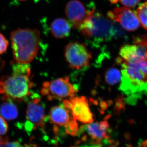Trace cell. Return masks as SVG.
<instances>
[{
	"label": "cell",
	"instance_id": "6da1fadb",
	"mask_svg": "<svg viewBox=\"0 0 147 147\" xmlns=\"http://www.w3.org/2000/svg\"><path fill=\"white\" fill-rule=\"evenodd\" d=\"M117 62L121 67L120 89L126 96L129 103L134 104L147 94V59L119 57Z\"/></svg>",
	"mask_w": 147,
	"mask_h": 147
},
{
	"label": "cell",
	"instance_id": "7a4b0ae2",
	"mask_svg": "<svg viewBox=\"0 0 147 147\" xmlns=\"http://www.w3.org/2000/svg\"><path fill=\"white\" fill-rule=\"evenodd\" d=\"M40 32L36 29H18L11 33L14 60L18 63L31 62L39 50Z\"/></svg>",
	"mask_w": 147,
	"mask_h": 147
},
{
	"label": "cell",
	"instance_id": "3957f363",
	"mask_svg": "<svg viewBox=\"0 0 147 147\" xmlns=\"http://www.w3.org/2000/svg\"><path fill=\"white\" fill-rule=\"evenodd\" d=\"M13 70V75L0 81V93L5 94L6 98L20 101L30 94L32 86L28 77L30 69L28 64L17 63Z\"/></svg>",
	"mask_w": 147,
	"mask_h": 147
},
{
	"label": "cell",
	"instance_id": "277c9868",
	"mask_svg": "<svg viewBox=\"0 0 147 147\" xmlns=\"http://www.w3.org/2000/svg\"><path fill=\"white\" fill-rule=\"evenodd\" d=\"M77 92L68 77L58 78L43 84L41 93L49 100H65L73 97Z\"/></svg>",
	"mask_w": 147,
	"mask_h": 147
},
{
	"label": "cell",
	"instance_id": "5b68a950",
	"mask_svg": "<svg viewBox=\"0 0 147 147\" xmlns=\"http://www.w3.org/2000/svg\"><path fill=\"white\" fill-rule=\"evenodd\" d=\"M65 56L71 68L79 69L89 65L92 56L86 45L79 42H71L66 46Z\"/></svg>",
	"mask_w": 147,
	"mask_h": 147
},
{
	"label": "cell",
	"instance_id": "8992f818",
	"mask_svg": "<svg viewBox=\"0 0 147 147\" xmlns=\"http://www.w3.org/2000/svg\"><path fill=\"white\" fill-rule=\"evenodd\" d=\"M63 104L65 108L70 111L76 120L85 124L93 122V115L88 101L85 96H73L63 100Z\"/></svg>",
	"mask_w": 147,
	"mask_h": 147
},
{
	"label": "cell",
	"instance_id": "52a82bcc",
	"mask_svg": "<svg viewBox=\"0 0 147 147\" xmlns=\"http://www.w3.org/2000/svg\"><path fill=\"white\" fill-rule=\"evenodd\" d=\"M107 16L119 23L128 31H134L140 26L136 11L125 7H116L108 11Z\"/></svg>",
	"mask_w": 147,
	"mask_h": 147
},
{
	"label": "cell",
	"instance_id": "ba28073f",
	"mask_svg": "<svg viewBox=\"0 0 147 147\" xmlns=\"http://www.w3.org/2000/svg\"><path fill=\"white\" fill-rule=\"evenodd\" d=\"M26 117L28 122L26 128L28 131L38 128H43L45 124V111L43 105L40 103L39 97L35 98L29 102L27 107Z\"/></svg>",
	"mask_w": 147,
	"mask_h": 147
},
{
	"label": "cell",
	"instance_id": "9c48e42d",
	"mask_svg": "<svg viewBox=\"0 0 147 147\" xmlns=\"http://www.w3.org/2000/svg\"><path fill=\"white\" fill-rule=\"evenodd\" d=\"M65 11L69 23L76 29H80L89 13L84 4L78 0L69 1L66 6Z\"/></svg>",
	"mask_w": 147,
	"mask_h": 147
},
{
	"label": "cell",
	"instance_id": "30bf717a",
	"mask_svg": "<svg viewBox=\"0 0 147 147\" xmlns=\"http://www.w3.org/2000/svg\"><path fill=\"white\" fill-rule=\"evenodd\" d=\"M109 124L108 120H105L100 122L86 124L79 130L85 131L95 142V144H100L102 140L108 139Z\"/></svg>",
	"mask_w": 147,
	"mask_h": 147
},
{
	"label": "cell",
	"instance_id": "8fae6325",
	"mask_svg": "<svg viewBox=\"0 0 147 147\" xmlns=\"http://www.w3.org/2000/svg\"><path fill=\"white\" fill-rule=\"evenodd\" d=\"M119 55L123 60L134 58L147 59V46L139 43L127 44L121 47Z\"/></svg>",
	"mask_w": 147,
	"mask_h": 147
},
{
	"label": "cell",
	"instance_id": "7c38bea8",
	"mask_svg": "<svg viewBox=\"0 0 147 147\" xmlns=\"http://www.w3.org/2000/svg\"><path fill=\"white\" fill-rule=\"evenodd\" d=\"M70 111L66 109L63 105L53 106L49 112V118L53 123L60 126H64L69 121Z\"/></svg>",
	"mask_w": 147,
	"mask_h": 147
},
{
	"label": "cell",
	"instance_id": "4fadbf2b",
	"mask_svg": "<svg viewBox=\"0 0 147 147\" xmlns=\"http://www.w3.org/2000/svg\"><path fill=\"white\" fill-rule=\"evenodd\" d=\"M70 30L69 23L62 18H56L50 25L51 33L56 38H62L69 36Z\"/></svg>",
	"mask_w": 147,
	"mask_h": 147
},
{
	"label": "cell",
	"instance_id": "5bb4252c",
	"mask_svg": "<svg viewBox=\"0 0 147 147\" xmlns=\"http://www.w3.org/2000/svg\"><path fill=\"white\" fill-rule=\"evenodd\" d=\"M18 114V108L11 101L4 102L0 106V115L5 120H13L17 117Z\"/></svg>",
	"mask_w": 147,
	"mask_h": 147
},
{
	"label": "cell",
	"instance_id": "9a60e30c",
	"mask_svg": "<svg viewBox=\"0 0 147 147\" xmlns=\"http://www.w3.org/2000/svg\"><path fill=\"white\" fill-rule=\"evenodd\" d=\"M105 77L106 83L110 86H113L121 81V73L117 68L112 67L106 71Z\"/></svg>",
	"mask_w": 147,
	"mask_h": 147
},
{
	"label": "cell",
	"instance_id": "2e32d148",
	"mask_svg": "<svg viewBox=\"0 0 147 147\" xmlns=\"http://www.w3.org/2000/svg\"><path fill=\"white\" fill-rule=\"evenodd\" d=\"M136 12L140 25L147 31V1L141 4L137 8Z\"/></svg>",
	"mask_w": 147,
	"mask_h": 147
},
{
	"label": "cell",
	"instance_id": "e0dca14e",
	"mask_svg": "<svg viewBox=\"0 0 147 147\" xmlns=\"http://www.w3.org/2000/svg\"><path fill=\"white\" fill-rule=\"evenodd\" d=\"M65 133L72 136H76L79 134V126L76 120L71 117L67 123L64 125Z\"/></svg>",
	"mask_w": 147,
	"mask_h": 147
},
{
	"label": "cell",
	"instance_id": "ac0fdd59",
	"mask_svg": "<svg viewBox=\"0 0 147 147\" xmlns=\"http://www.w3.org/2000/svg\"><path fill=\"white\" fill-rule=\"evenodd\" d=\"M1 147H30L28 145H24L17 141L9 142L4 140Z\"/></svg>",
	"mask_w": 147,
	"mask_h": 147
},
{
	"label": "cell",
	"instance_id": "d6986e66",
	"mask_svg": "<svg viewBox=\"0 0 147 147\" xmlns=\"http://www.w3.org/2000/svg\"><path fill=\"white\" fill-rule=\"evenodd\" d=\"M124 7L131 8L135 7L141 1V0H118Z\"/></svg>",
	"mask_w": 147,
	"mask_h": 147
},
{
	"label": "cell",
	"instance_id": "ffe728a7",
	"mask_svg": "<svg viewBox=\"0 0 147 147\" xmlns=\"http://www.w3.org/2000/svg\"><path fill=\"white\" fill-rule=\"evenodd\" d=\"M8 46V42L3 34H0V54L5 53Z\"/></svg>",
	"mask_w": 147,
	"mask_h": 147
},
{
	"label": "cell",
	"instance_id": "44dd1931",
	"mask_svg": "<svg viewBox=\"0 0 147 147\" xmlns=\"http://www.w3.org/2000/svg\"><path fill=\"white\" fill-rule=\"evenodd\" d=\"M8 126L5 120L0 117V135H4L8 130Z\"/></svg>",
	"mask_w": 147,
	"mask_h": 147
},
{
	"label": "cell",
	"instance_id": "7402d4cb",
	"mask_svg": "<svg viewBox=\"0 0 147 147\" xmlns=\"http://www.w3.org/2000/svg\"><path fill=\"white\" fill-rule=\"evenodd\" d=\"M74 147H100V145L97 144H93L91 145H85L80 146Z\"/></svg>",
	"mask_w": 147,
	"mask_h": 147
},
{
	"label": "cell",
	"instance_id": "603a6c76",
	"mask_svg": "<svg viewBox=\"0 0 147 147\" xmlns=\"http://www.w3.org/2000/svg\"><path fill=\"white\" fill-rule=\"evenodd\" d=\"M3 141L4 140H3V139L0 137V147H1V146L2 144Z\"/></svg>",
	"mask_w": 147,
	"mask_h": 147
},
{
	"label": "cell",
	"instance_id": "cb8c5ba5",
	"mask_svg": "<svg viewBox=\"0 0 147 147\" xmlns=\"http://www.w3.org/2000/svg\"><path fill=\"white\" fill-rule=\"evenodd\" d=\"M17 1H27V0H17Z\"/></svg>",
	"mask_w": 147,
	"mask_h": 147
}]
</instances>
